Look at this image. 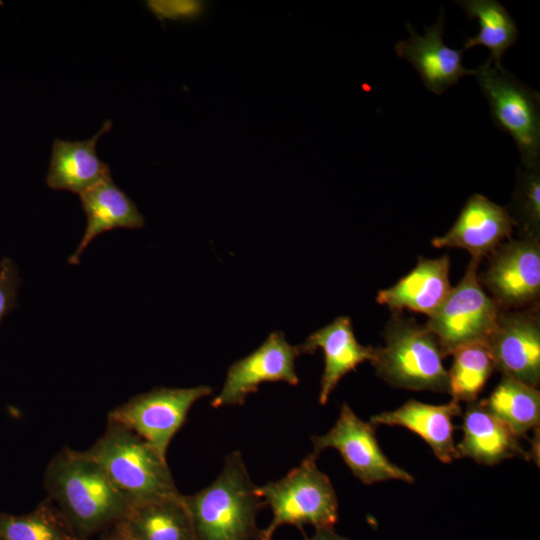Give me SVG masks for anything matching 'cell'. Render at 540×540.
Masks as SVG:
<instances>
[{"label":"cell","mask_w":540,"mask_h":540,"mask_svg":"<svg viewBox=\"0 0 540 540\" xmlns=\"http://www.w3.org/2000/svg\"><path fill=\"white\" fill-rule=\"evenodd\" d=\"M44 486L78 540L115 526L132 506L86 451L61 450L46 468Z\"/></svg>","instance_id":"cell-1"},{"label":"cell","mask_w":540,"mask_h":540,"mask_svg":"<svg viewBox=\"0 0 540 540\" xmlns=\"http://www.w3.org/2000/svg\"><path fill=\"white\" fill-rule=\"evenodd\" d=\"M183 501L194 540H261L257 515L265 503L239 451L226 457L210 485Z\"/></svg>","instance_id":"cell-2"},{"label":"cell","mask_w":540,"mask_h":540,"mask_svg":"<svg viewBox=\"0 0 540 540\" xmlns=\"http://www.w3.org/2000/svg\"><path fill=\"white\" fill-rule=\"evenodd\" d=\"M85 451L132 505L181 494L166 457L116 422L108 420L104 433Z\"/></svg>","instance_id":"cell-3"},{"label":"cell","mask_w":540,"mask_h":540,"mask_svg":"<svg viewBox=\"0 0 540 540\" xmlns=\"http://www.w3.org/2000/svg\"><path fill=\"white\" fill-rule=\"evenodd\" d=\"M384 339L371 361L383 380L402 389L449 392L445 355L426 326L396 315L387 323Z\"/></svg>","instance_id":"cell-4"},{"label":"cell","mask_w":540,"mask_h":540,"mask_svg":"<svg viewBox=\"0 0 540 540\" xmlns=\"http://www.w3.org/2000/svg\"><path fill=\"white\" fill-rule=\"evenodd\" d=\"M317 457L312 452L283 478L258 487L273 515L262 530L261 540H272L282 525L334 528L338 520L337 495L329 477L318 468Z\"/></svg>","instance_id":"cell-5"},{"label":"cell","mask_w":540,"mask_h":540,"mask_svg":"<svg viewBox=\"0 0 540 540\" xmlns=\"http://www.w3.org/2000/svg\"><path fill=\"white\" fill-rule=\"evenodd\" d=\"M475 77L489 105L493 123L515 141L521 167L539 169V93L522 83L502 64H494L489 59L476 69Z\"/></svg>","instance_id":"cell-6"},{"label":"cell","mask_w":540,"mask_h":540,"mask_svg":"<svg viewBox=\"0 0 540 540\" xmlns=\"http://www.w3.org/2000/svg\"><path fill=\"white\" fill-rule=\"evenodd\" d=\"M479 262L471 259L461 281L425 325L445 357L463 345L488 341L495 329L501 309L480 284Z\"/></svg>","instance_id":"cell-7"},{"label":"cell","mask_w":540,"mask_h":540,"mask_svg":"<svg viewBox=\"0 0 540 540\" xmlns=\"http://www.w3.org/2000/svg\"><path fill=\"white\" fill-rule=\"evenodd\" d=\"M211 394L212 388L206 385L157 387L112 409L108 420L133 431L166 457L169 444L183 426L191 407Z\"/></svg>","instance_id":"cell-8"},{"label":"cell","mask_w":540,"mask_h":540,"mask_svg":"<svg viewBox=\"0 0 540 540\" xmlns=\"http://www.w3.org/2000/svg\"><path fill=\"white\" fill-rule=\"evenodd\" d=\"M311 441L317 455L327 448L336 449L354 476L364 484L387 480L414 482L410 473L383 453L375 425L361 420L347 403L341 406L333 427L323 435L313 436Z\"/></svg>","instance_id":"cell-9"},{"label":"cell","mask_w":540,"mask_h":540,"mask_svg":"<svg viewBox=\"0 0 540 540\" xmlns=\"http://www.w3.org/2000/svg\"><path fill=\"white\" fill-rule=\"evenodd\" d=\"M481 281L501 310L534 307L540 294L539 237L502 243L491 254Z\"/></svg>","instance_id":"cell-10"},{"label":"cell","mask_w":540,"mask_h":540,"mask_svg":"<svg viewBox=\"0 0 540 540\" xmlns=\"http://www.w3.org/2000/svg\"><path fill=\"white\" fill-rule=\"evenodd\" d=\"M299 355L298 346L289 344L283 332H272L260 347L229 367L221 391L211 401L212 407L243 405L262 383L297 385L295 360Z\"/></svg>","instance_id":"cell-11"},{"label":"cell","mask_w":540,"mask_h":540,"mask_svg":"<svg viewBox=\"0 0 540 540\" xmlns=\"http://www.w3.org/2000/svg\"><path fill=\"white\" fill-rule=\"evenodd\" d=\"M495 367L503 376L537 387L540 382V321L536 308L500 311L488 339Z\"/></svg>","instance_id":"cell-12"},{"label":"cell","mask_w":540,"mask_h":540,"mask_svg":"<svg viewBox=\"0 0 540 540\" xmlns=\"http://www.w3.org/2000/svg\"><path fill=\"white\" fill-rule=\"evenodd\" d=\"M515 226L507 208L475 193L467 199L449 231L434 238L432 244L437 248L464 249L472 259L481 261L511 235Z\"/></svg>","instance_id":"cell-13"},{"label":"cell","mask_w":540,"mask_h":540,"mask_svg":"<svg viewBox=\"0 0 540 540\" xmlns=\"http://www.w3.org/2000/svg\"><path fill=\"white\" fill-rule=\"evenodd\" d=\"M409 39L397 42L395 52L407 60L418 72L424 86L432 93L443 94L467 75H475L462 64L463 49L448 47L443 40L444 11L441 9L437 22L418 34L406 23Z\"/></svg>","instance_id":"cell-14"},{"label":"cell","mask_w":540,"mask_h":540,"mask_svg":"<svg viewBox=\"0 0 540 540\" xmlns=\"http://www.w3.org/2000/svg\"><path fill=\"white\" fill-rule=\"evenodd\" d=\"M300 354H313L321 348L324 370L321 377L319 403L325 405L339 381L360 363L372 361L375 348L360 344L354 334L351 319L340 316L315 331L300 345Z\"/></svg>","instance_id":"cell-15"},{"label":"cell","mask_w":540,"mask_h":540,"mask_svg":"<svg viewBox=\"0 0 540 540\" xmlns=\"http://www.w3.org/2000/svg\"><path fill=\"white\" fill-rule=\"evenodd\" d=\"M460 402L452 399L441 405L409 400L399 408L373 415L376 425L402 426L419 435L443 463L460 458L455 441L453 419L461 415Z\"/></svg>","instance_id":"cell-16"},{"label":"cell","mask_w":540,"mask_h":540,"mask_svg":"<svg viewBox=\"0 0 540 540\" xmlns=\"http://www.w3.org/2000/svg\"><path fill=\"white\" fill-rule=\"evenodd\" d=\"M462 432L463 437L456 445L459 456L478 464L494 465L515 456L531 458L519 437L486 408L483 400L467 404Z\"/></svg>","instance_id":"cell-17"},{"label":"cell","mask_w":540,"mask_h":540,"mask_svg":"<svg viewBox=\"0 0 540 540\" xmlns=\"http://www.w3.org/2000/svg\"><path fill=\"white\" fill-rule=\"evenodd\" d=\"M450 259L420 258L417 265L393 286L378 292L377 302L394 311L409 309L431 317L451 291Z\"/></svg>","instance_id":"cell-18"},{"label":"cell","mask_w":540,"mask_h":540,"mask_svg":"<svg viewBox=\"0 0 540 540\" xmlns=\"http://www.w3.org/2000/svg\"><path fill=\"white\" fill-rule=\"evenodd\" d=\"M111 128L112 122L108 120L90 139L82 141L55 139L45 178L47 186L53 190L80 195L110 176L109 166L97 155L96 144Z\"/></svg>","instance_id":"cell-19"},{"label":"cell","mask_w":540,"mask_h":540,"mask_svg":"<svg viewBox=\"0 0 540 540\" xmlns=\"http://www.w3.org/2000/svg\"><path fill=\"white\" fill-rule=\"evenodd\" d=\"M87 226L81 241L68 262L79 264L81 255L98 235L118 228L139 229L144 217L135 203L112 180L111 175L80 195Z\"/></svg>","instance_id":"cell-20"},{"label":"cell","mask_w":540,"mask_h":540,"mask_svg":"<svg viewBox=\"0 0 540 540\" xmlns=\"http://www.w3.org/2000/svg\"><path fill=\"white\" fill-rule=\"evenodd\" d=\"M114 527L130 540H194L182 494L134 504Z\"/></svg>","instance_id":"cell-21"},{"label":"cell","mask_w":540,"mask_h":540,"mask_svg":"<svg viewBox=\"0 0 540 540\" xmlns=\"http://www.w3.org/2000/svg\"><path fill=\"white\" fill-rule=\"evenodd\" d=\"M456 3L469 20H477L479 24L478 33L466 39L463 51L484 46L491 52L488 59L500 65L502 56L518 39L515 20L496 0H459Z\"/></svg>","instance_id":"cell-22"},{"label":"cell","mask_w":540,"mask_h":540,"mask_svg":"<svg viewBox=\"0 0 540 540\" xmlns=\"http://www.w3.org/2000/svg\"><path fill=\"white\" fill-rule=\"evenodd\" d=\"M486 408L505 423L519 438L538 427L540 392L531 385L503 376L488 399Z\"/></svg>","instance_id":"cell-23"},{"label":"cell","mask_w":540,"mask_h":540,"mask_svg":"<svg viewBox=\"0 0 540 540\" xmlns=\"http://www.w3.org/2000/svg\"><path fill=\"white\" fill-rule=\"evenodd\" d=\"M451 355L453 362L448 371V393L458 402L468 404L476 401L496 369L488 342L478 341L463 345Z\"/></svg>","instance_id":"cell-24"},{"label":"cell","mask_w":540,"mask_h":540,"mask_svg":"<svg viewBox=\"0 0 540 540\" xmlns=\"http://www.w3.org/2000/svg\"><path fill=\"white\" fill-rule=\"evenodd\" d=\"M0 540H78L64 515L47 498L23 515L0 512Z\"/></svg>","instance_id":"cell-25"},{"label":"cell","mask_w":540,"mask_h":540,"mask_svg":"<svg viewBox=\"0 0 540 540\" xmlns=\"http://www.w3.org/2000/svg\"><path fill=\"white\" fill-rule=\"evenodd\" d=\"M516 224L519 223L527 236L539 237L540 227V170L519 168L512 197Z\"/></svg>","instance_id":"cell-26"},{"label":"cell","mask_w":540,"mask_h":540,"mask_svg":"<svg viewBox=\"0 0 540 540\" xmlns=\"http://www.w3.org/2000/svg\"><path fill=\"white\" fill-rule=\"evenodd\" d=\"M21 284L19 269L9 257L0 261V324L18 306L17 294Z\"/></svg>","instance_id":"cell-27"},{"label":"cell","mask_w":540,"mask_h":540,"mask_svg":"<svg viewBox=\"0 0 540 540\" xmlns=\"http://www.w3.org/2000/svg\"><path fill=\"white\" fill-rule=\"evenodd\" d=\"M151 4L154 11L165 17L194 16L201 12V2L193 1H172V2H153Z\"/></svg>","instance_id":"cell-28"},{"label":"cell","mask_w":540,"mask_h":540,"mask_svg":"<svg viewBox=\"0 0 540 540\" xmlns=\"http://www.w3.org/2000/svg\"><path fill=\"white\" fill-rule=\"evenodd\" d=\"M305 540H350L334 531V528L316 529L314 535L305 537Z\"/></svg>","instance_id":"cell-29"},{"label":"cell","mask_w":540,"mask_h":540,"mask_svg":"<svg viewBox=\"0 0 540 540\" xmlns=\"http://www.w3.org/2000/svg\"><path fill=\"white\" fill-rule=\"evenodd\" d=\"M100 540H130L122 532H120L116 527L109 533L105 534Z\"/></svg>","instance_id":"cell-30"}]
</instances>
